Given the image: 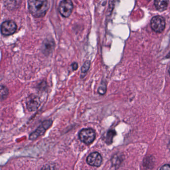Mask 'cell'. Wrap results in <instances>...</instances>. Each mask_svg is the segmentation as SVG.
I'll return each instance as SVG.
<instances>
[{"mask_svg": "<svg viewBox=\"0 0 170 170\" xmlns=\"http://www.w3.org/2000/svg\"><path fill=\"white\" fill-rule=\"evenodd\" d=\"M40 100L39 97L35 95H31L27 98L26 106L30 111H34L39 108L40 105Z\"/></svg>", "mask_w": 170, "mask_h": 170, "instance_id": "7", "label": "cell"}, {"mask_svg": "<svg viewBox=\"0 0 170 170\" xmlns=\"http://www.w3.org/2000/svg\"><path fill=\"white\" fill-rule=\"evenodd\" d=\"M28 6L30 12L35 17H44L49 7L47 1H29Z\"/></svg>", "mask_w": 170, "mask_h": 170, "instance_id": "1", "label": "cell"}, {"mask_svg": "<svg viewBox=\"0 0 170 170\" xmlns=\"http://www.w3.org/2000/svg\"><path fill=\"white\" fill-rule=\"evenodd\" d=\"M79 137L82 142L86 145H89L94 141L96 138V133L93 129L91 128L82 129L79 133Z\"/></svg>", "mask_w": 170, "mask_h": 170, "instance_id": "2", "label": "cell"}, {"mask_svg": "<svg viewBox=\"0 0 170 170\" xmlns=\"http://www.w3.org/2000/svg\"><path fill=\"white\" fill-rule=\"evenodd\" d=\"M103 162L101 154L95 152L90 154L87 158V162L89 165L94 167H99Z\"/></svg>", "mask_w": 170, "mask_h": 170, "instance_id": "9", "label": "cell"}, {"mask_svg": "<svg viewBox=\"0 0 170 170\" xmlns=\"http://www.w3.org/2000/svg\"><path fill=\"white\" fill-rule=\"evenodd\" d=\"M168 148H169V149L170 150V142H169V144H168Z\"/></svg>", "mask_w": 170, "mask_h": 170, "instance_id": "20", "label": "cell"}, {"mask_svg": "<svg viewBox=\"0 0 170 170\" xmlns=\"http://www.w3.org/2000/svg\"><path fill=\"white\" fill-rule=\"evenodd\" d=\"M116 135V131L113 130H110L108 132L106 139V142L107 144L110 145L112 144L113 140V137Z\"/></svg>", "mask_w": 170, "mask_h": 170, "instance_id": "13", "label": "cell"}, {"mask_svg": "<svg viewBox=\"0 0 170 170\" xmlns=\"http://www.w3.org/2000/svg\"><path fill=\"white\" fill-rule=\"evenodd\" d=\"M55 46V44L54 40L50 38L46 39L42 43L41 47L42 52L46 56H48L53 52Z\"/></svg>", "mask_w": 170, "mask_h": 170, "instance_id": "8", "label": "cell"}, {"mask_svg": "<svg viewBox=\"0 0 170 170\" xmlns=\"http://www.w3.org/2000/svg\"><path fill=\"white\" fill-rule=\"evenodd\" d=\"M165 20L163 17L156 16L151 20L152 29L156 32H161L165 27Z\"/></svg>", "mask_w": 170, "mask_h": 170, "instance_id": "5", "label": "cell"}, {"mask_svg": "<svg viewBox=\"0 0 170 170\" xmlns=\"http://www.w3.org/2000/svg\"><path fill=\"white\" fill-rule=\"evenodd\" d=\"M71 66L73 70H76L78 68V64L77 62H74L72 63Z\"/></svg>", "mask_w": 170, "mask_h": 170, "instance_id": "17", "label": "cell"}, {"mask_svg": "<svg viewBox=\"0 0 170 170\" xmlns=\"http://www.w3.org/2000/svg\"><path fill=\"white\" fill-rule=\"evenodd\" d=\"M73 7V4L70 0L62 1L59 5V12L63 17H69L72 14Z\"/></svg>", "mask_w": 170, "mask_h": 170, "instance_id": "3", "label": "cell"}, {"mask_svg": "<svg viewBox=\"0 0 170 170\" xmlns=\"http://www.w3.org/2000/svg\"><path fill=\"white\" fill-rule=\"evenodd\" d=\"M90 66H91V61H86L82 66V68H81V72H82V73H87L89 70Z\"/></svg>", "mask_w": 170, "mask_h": 170, "instance_id": "15", "label": "cell"}, {"mask_svg": "<svg viewBox=\"0 0 170 170\" xmlns=\"http://www.w3.org/2000/svg\"><path fill=\"white\" fill-rule=\"evenodd\" d=\"M52 121L50 119L44 121L42 124L34 131V132L30 134L29 137V139L30 140H34L41 136L45 132L46 130L48 129L52 125Z\"/></svg>", "mask_w": 170, "mask_h": 170, "instance_id": "4", "label": "cell"}, {"mask_svg": "<svg viewBox=\"0 0 170 170\" xmlns=\"http://www.w3.org/2000/svg\"><path fill=\"white\" fill-rule=\"evenodd\" d=\"M41 170H56L54 166L52 164H46L41 168Z\"/></svg>", "mask_w": 170, "mask_h": 170, "instance_id": "16", "label": "cell"}, {"mask_svg": "<svg viewBox=\"0 0 170 170\" xmlns=\"http://www.w3.org/2000/svg\"><path fill=\"white\" fill-rule=\"evenodd\" d=\"M153 159H154L153 157H151V156L146 157L144 159L143 165L146 169H151L152 168H153L154 163Z\"/></svg>", "mask_w": 170, "mask_h": 170, "instance_id": "11", "label": "cell"}, {"mask_svg": "<svg viewBox=\"0 0 170 170\" xmlns=\"http://www.w3.org/2000/svg\"><path fill=\"white\" fill-rule=\"evenodd\" d=\"M169 75H170V68H169Z\"/></svg>", "mask_w": 170, "mask_h": 170, "instance_id": "21", "label": "cell"}, {"mask_svg": "<svg viewBox=\"0 0 170 170\" xmlns=\"http://www.w3.org/2000/svg\"><path fill=\"white\" fill-rule=\"evenodd\" d=\"M166 58H170V52H169V54L166 56Z\"/></svg>", "mask_w": 170, "mask_h": 170, "instance_id": "19", "label": "cell"}, {"mask_svg": "<svg viewBox=\"0 0 170 170\" xmlns=\"http://www.w3.org/2000/svg\"><path fill=\"white\" fill-rule=\"evenodd\" d=\"M160 170H170V166L169 165H165L162 167Z\"/></svg>", "mask_w": 170, "mask_h": 170, "instance_id": "18", "label": "cell"}, {"mask_svg": "<svg viewBox=\"0 0 170 170\" xmlns=\"http://www.w3.org/2000/svg\"><path fill=\"white\" fill-rule=\"evenodd\" d=\"M9 90L6 86L0 85V101L4 100L7 98Z\"/></svg>", "mask_w": 170, "mask_h": 170, "instance_id": "12", "label": "cell"}, {"mask_svg": "<svg viewBox=\"0 0 170 170\" xmlns=\"http://www.w3.org/2000/svg\"><path fill=\"white\" fill-rule=\"evenodd\" d=\"M107 90V85L106 81H102L101 85L99 87L98 92L99 93V95H105L106 93Z\"/></svg>", "mask_w": 170, "mask_h": 170, "instance_id": "14", "label": "cell"}, {"mask_svg": "<svg viewBox=\"0 0 170 170\" xmlns=\"http://www.w3.org/2000/svg\"><path fill=\"white\" fill-rule=\"evenodd\" d=\"M17 26L12 21H7L2 22L1 26L2 34L5 36H10L16 31Z\"/></svg>", "mask_w": 170, "mask_h": 170, "instance_id": "6", "label": "cell"}, {"mask_svg": "<svg viewBox=\"0 0 170 170\" xmlns=\"http://www.w3.org/2000/svg\"><path fill=\"white\" fill-rule=\"evenodd\" d=\"M154 4L157 10L160 11H163L168 7V1L165 0H156L154 2Z\"/></svg>", "mask_w": 170, "mask_h": 170, "instance_id": "10", "label": "cell"}]
</instances>
